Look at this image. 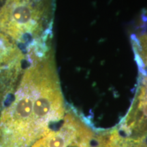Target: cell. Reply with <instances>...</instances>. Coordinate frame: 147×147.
Instances as JSON below:
<instances>
[{"label": "cell", "instance_id": "1", "mask_svg": "<svg viewBox=\"0 0 147 147\" xmlns=\"http://www.w3.org/2000/svg\"><path fill=\"white\" fill-rule=\"evenodd\" d=\"M27 61L0 87V147H32L67 111L52 49L29 51Z\"/></svg>", "mask_w": 147, "mask_h": 147}, {"label": "cell", "instance_id": "6", "mask_svg": "<svg viewBox=\"0 0 147 147\" xmlns=\"http://www.w3.org/2000/svg\"><path fill=\"white\" fill-rule=\"evenodd\" d=\"M134 47L140 67H147V34L138 37L134 42Z\"/></svg>", "mask_w": 147, "mask_h": 147}, {"label": "cell", "instance_id": "4", "mask_svg": "<svg viewBox=\"0 0 147 147\" xmlns=\"http://www.w3.org/2000/svg\"><path fill=\"white\" fill-rule=\"evenodd\" d=\"M25 56L18 45L0 32V84L16 78L23 70Z\"/></svg>", "mask_w": 147, "mask_h": 147}, {"label": "cell", "instance_id": "2", "mask_svg": "<svg viewBox=\"0 0 147 147\" xmlns=\"http://www.w3.org/2000/svg\"><path fill=\"white\" fill-rule=\"evenodd\" d=\"M56 0H5L0 8V32L28 51L44 47L50 36Z\"/></svg>", "mask_w": 147, "mask_h": 147}, {"label": "cell", "instance_id": "3", "mask_svg": "<svg viewBox=\"0 0 147 147\" xmlns=\"http://www.w3.org/2000/svg\"><path fill=\"white\" fill-rule=\"evenodd\" d=\"M32 147H98L97 132L72 108Z\"/></svg>", "mask_w": 147, "mask_h": 147}, {"label": "cell", "instance_id": "5", "mask_svg": "<svg viewBox=\"0 0 147 147\" xmlns=\"http://www.w3.org/2000/svg\"><path fill=\"white\" fill-rule=\"evenodd\" d=\"M98 147H147V140L126 135L118 128L97 132Z\"/></svg>", "mask_w": 147, "mask_h": 147}]
</instances>
